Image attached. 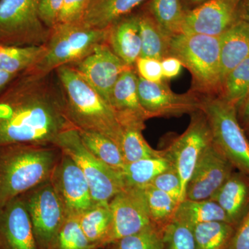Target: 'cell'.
<instances>
[{"label":"cell","instance_id":"d6a6232c","mask_svg":"<svg viewBox=\"0 0 249 249\" xmlns=\"http://www.w3.org/2000/svg\"><path fill=\"white\" fill-rule=\"evenodd\" d=\"M142 188L151 222L156 227L163 230L173 221L178 203L169 195L150 185Z\"/></svg>","mask_w":249,"mask_h":249},{"label":"cell","instance_id":"3957f363","mask_svg":"<svg viewBox=\"0 0 249 249\" xmlns=\"http://www.w3.org/2000/svg\"><path fill=\"white\" fill-rule=\"evenodd\" d=\"M65 95L72 125L79 130L99 132L119 146L122 127L114 109L71 65L55 70Z\"/></svg>","mask_w":249,"mask_h":249},{"label":"cell","instance_id":"cb8c5ba5","mask_svg":"<svg viewBox=\"0 0 249 249\" xmlns=\"http://www.w3.org/2000/svg\"><path fill=\"white\" fill-rule=\"evenodd\" d=\"M46 52L43 46L0 45V70L21 74L32 70Z\"/></svg>","mask_w":249,"mask_h":249},{"label":"cell","instance_id":"7c38bea8","mask_svg":"<svg viewBox=\"0 0 249 249\" xmlns=\"http://www.w3.org/2000/svg\"><path fill=\"white\" fill-rule=\"evenodd\" d=\"M50 181L66 216L79 217L95 204L84 174L74 160L63 152H61Z\"/></svg>","mask_w":249,"mask_h":249},{"label":"cell","instance_id":"60d3db41","mask_svg":"<svg viewBox=\"0 0 249 249\" xmlns=\"http://www.w3.org/2000/svg\"><path fill=\"white\" fill-rule=\"evenodd\" d=\"M228 249H249V210L235 228Z\"/></svg>","mask_w":249,"mask_h":249},{"label":"cell","instance_id":"b9f144b4","mask_svg":"<svg viewBox=\"0 0 249 249\" xmlns=\"http://www.w3.org/2000/svg\"><path fill=\"white\" fill-rule=\"evenodd\" d=\"M163 78H170L178 76L183 65L178 58L174 56L166 57L160 61Z\"/></svg>","mask_w":249,"mask_h":249},{"label":"cell","instance_id":"83f0119b","mask_svg":"<svg viewBox=\"0 0 249 249\" xmlns=\"http://www.w3.org/2000/svg\"><path fill=\"white\" fill-rule=\"evenodd\" d=\"M145 127V124H131L122 127L119 147L124 163L165 155L164 150H155L149 145L142 134Z\"/></svg>","mask_w":249,"mask_h":249},{"label":"cell","instance_id":"7a4b0ae2","mask_svg":"<svg viewBox=\"0 0 249 249\" xmlns=\"http://www.w3.org/2000/svg\"><path fill=\"white\" fill-rule=\"evenodd\" d=\"M61 151L53 145L0 147V209L50 178Z\"/></svg>","mask_w":249,"mask_h":249},{"label":"cell","instance_id":"e0dca14e","mask_svg":"<svg viewBox=\"0 0 249 249\" xmlns=\"http://www.w3.org/2000/svg\"><path fill=\"white\" fill-rule=\"evenodd\" d=\"M0 249H39L20 196L0 209Z\"/></svg>","mask_w":249,"mask_h":249},{"label":"cell","instance_id":"f6af8a7d","mask_svg":"<svg viewBox=\"0 0 249 249\" xmlns=\"http://www.w3.org/2000/svg\"><path fill=\"white\" fill-rule=\"evenodd\" d=\"M237 20L249 24V0H241L237 11Z\"/></svg>","mask_w":249,"mask_h":249},{"label":"cell","instance_id":"5b68a950","mask_svg":"<svg viewBox=\"0 0 249 249\" xmlns=\"http://www.w3.org/2000/svg\"><path fill=\"white\" fill-rule=\"evenodd\" d=\"M200 97L199 110L207 119L213 142L235 170L249 176V139L239 123L237 108L217 96Z\"/></svg>","mask_w":249,"mask_h":249},{"label":"cell","instance_id":"d590c367","mask_svg":"<svg viewBox=\"0 0 249 249\" xmlns=\"http://www.w3.org/2000/svg\"><path fill=\"white\" fill-rule=\"evenodd\" d=\"M164 249H196L193 227L173 219L163 229Z\"/></svg>","mask_w":249,"mask_h":249},{"label":"cell","instance_id":"836d02e7","mask_svg":"<svg viewBox=\"0 0 249 249\" xmlns=\"http://www.w3.org/2000/svg\"><path fill=\"white\" fill-rule=\"evenodd\" d=\"M82 230L77 216H66L53 249H98Z\"/></svg>","mask_w":249,"mask_h":249},{"label":"cell","instance_id":"603a6c76","mask_svg":"<svg viewBox=\"0 0 249 249\" xmlns=\"http://www.w3.org/2000/svg\"><path fill=\"white\" fill-rule=\"evenodd\" d=\"M142 51L140 57L161 61L169 56L170 37L165 35L147 11L138 14Z\"/></svg>","mask_w":249,"mask_h":249},{"label":"cell","instance_id":"8992f818","mask_svg":"<svg viewBox=\"0 0 249 249\" xmlns=\"http://www.w3.org/2000/svg\"><path fill=\"white\" fill-rule=\"evenodd\" d=\"M109 28L98 29L83 22L57 24L52 29L46 52L32 71L50 73L83 60L95 47L107 43Z\"/></svg>","mask_w":249,"mask_h":249},{"label":"cell","instance_id":"f35d334b","mask_svg":"<svg viewBox=\"0 0 249 249\" xmlns=\"http://www.w3.org/2000/svg\"><path fill=\"white\" fill-rule=\"evenodd\" d=\"M134 67L139 78L143 80L153 83H160L163 80V72L160 60L139 57Z\"/></svg>","mask_w":249,"mask_h":249},{"label":"cell","instance_id":"8d00e7d4","mask_svg":"<svg viewBox=\"0 0 249 249\" xmlns=\"http://www.w3.org/2000/svg\"><path fill=\"white\" fill-rule=\"evenodd\" d=\"M149 185L169 195L178 204L181 202V178L173 165L157 175Z\"/></svg>","mask_w":249,"mask_h":249},{"label":"cell","instance_id":"30bf717a","mask_svg":"<svg viewBox=\"0 0 249 249\" xmlns=\"http://www.w3.org/2000/svg\"><path fill=\"white\" fill-rule=\"evenodd\" d=\"M186 131L165 149V155L177 170L181 181V201L196 164L212 142V135L204 113L198 110L191 114Z\"/></svg>","mask_w":249,"mask_h":249},{"label":"cell","instance_id":"7402d4cb","mask_svg":"<svg viewBox=\"0 0 249 249\" xmlns=\"http://www.w3.org/2000/svg\"><path fill=\"white\" fill-rule=\"evenodd\" d=\"M147 0H90L81 22L98 29H108L116 21L132 14Z\"/></svg>","mask_w":249,"mask_h":249},{"label":"cell","instance_id":"5bb4252c","mask_svg":"<svg viewBox=\"0 0 249 249\" xmlns=\"http://www.w3.org/2000/svg\"><path fill=\"white\" fill-rule=\"evenodd\" d=\"M138 94L141 104L150 118L193 114L199 110L201 97L189 91L178 94L163 82L153 83L139 78Z\"/></svg>","mask_w":249,"mask_h":249},{"label":"cell","instance_id":"ab89813d","mask_svg":"<svg viewBox=\"0 0 249 249\" xmlns=\"http://www.w3.org/2000/svg\"><path fill=\"white\" fill-rule=\"evenodd\" d=\"M64 0H39L38 15L42 23L49 29L58 24Z\"/></svg>","mask_w":249,"mask_h":249},{"label":"cell","instance_id":"52a82bcc","mask_svg":"<svg viewBox=\"0 0 249 249\" xmlns=\"http://www.w3.org/2000/svg\"><path fill=\"white\" fill-rule=\"evenodd\" d=\"M53 145L71 157L84 174L93 202H109L124 188L121 173L92 155L85 147L75 127L59 134Z\"/></svg>","mask_w":249,"mask_h":249},{"label":"cell","instance_id":"2e32d148","mask_svg":"<svg viewBox=\"0 0 249 249\" xmlns=\"http://www.w3.org/2000/svg\"><path fill=\"white\" fill-rule=\"evenodd\" d=\"M240 1L209 0L193 9L186 10L182 33L219 37L237 21Z\"/></svg>","mask_w":249,"mask_h":249},{"label":"cell","instance_id":"f546056e","mask_svg":"<svg viewBox=\"0 0 249 249\" xmlns=\"http://www.w3.org/2000/svg\"><path fill=\"white\" fill-rule=\"evenodd\" d=\"M78 131L82 142L92 155L120 173L125 163L120 147L116 142L99 132L79 129Z\"/></svg>","mask_w":249,"mask_h":249},{"label":"cell","instance_id":"ee69618b","mask_svg":"<svg viewBox=\"0 0 249 249\" xmlns=\"http://www.w3.org/2000/svg\"><path fill=\"white\" fill-rule=\"evenodd\" d=\"M19 75L0 70V94L11 84V83Z\"/></svg>","mask_w":249,"mask_h":249},{"label":"cell","instance_id":"d4e9b609","mask_svg":"<svg viewBox=\"0 0 249 249\" xmlns=\"http://www.w3.org/2000/svg\"><path fill=\"white\" fill-rule=\"evenodd\" d=\"M174 219L191 227L201 223L210 222H224L231 224L224 210L217 202L211 199H184L178 204Z\"/></svg>","mask_w":249,"mask_h":249},{"label":"cell","instance_id":"8fae6325","mask_svg":"<svg viewBox=\"0 0 249 249\" xmlns=\"http://www.w3.org/2000/svg\"><path fill=\"white\" fill-rule=\"evenodd\" d=\"M112 222L104 246L134 235L152 225L143 188L124 187L109 202Z\"/></svg>","mask_w":249,"mask_h":249},{"label":"cell","instance_id":"4fadbf2b","mask_svg":"<svg viewBox=\"0 0 249 249\" xmlns=\"http://www.w3.org/2000/svg\"><path fill=\"white\" fill-rule=\"evenodd\" d=\"M235 171L232 163L212 142L201 156L187 184L185 199H212Z\"/></svg>","mask_w":249,"mask_h":249},{"label":"cell","instance_id":"44dd1931","mask_svg":"<svg viewBox=\"0 0 249 249\" xmlns=\"http://www.w3.org/2000/svg\"><path fill=\"white\" fill-rule=\"evenodd\" d=\"M222 83L228 73L249 57V24L236 21L219 36Z\"/></svg>","mask_w":249,"mask_h":249},{"label":"cell","instance_id":"ba28073f","mask_svg":"<svg viewBox=\"0 0 249 249\" xmlns=\"http://www.w3.org/2000/svg\"><path fill=\"white\" fill-rule=\"evenodd\" d=\"M39 0H0V45H47L52 29L38 15Z\"/></svg>","mask_w":249,"mask_h":249},{"label":"cell","instance_id":"74e56055","mask_svg":"<svg viewBox=\"0 0 249 249\" xmlns=\"http://www.w3.org/2000/svg\"><path fill=\"white\" fill-rule=\"evenodd\" d=\"M90 0H64L58 24L81 22Z\"/></svg>","mask_w":249,"mask_h":249},{"label":"cell","instance_id":"9a60e30c","mask_svg":"<svg viewBox=\"0 0 249 249\" xmlns=\"http://www.w3.org/2000/svg\"><path fill=\"white\" fill-rule=\"evenodd\" d=\"M70 65L74 67L109 104L113 87L121 73L130 67L114 53L107 43L96 46L88 56Z\"/></svg>","mask_w":249,"mask_h":249},{"label":"cell","instance_id":"7bdbcfd3","mask_svg":"<svg viewBox=\"0 0 249 249\" xmlns=\"http://www.w3.org/2000/svg\"><path fill=\"white\" fill-rule=\"evenodd\" d=\"M237 112L241 127L249 139V90L245 99L237 108Z\"/></svg>","mask_w":249,"mask_h":249},{"label":"cell","instance_id":"ac0fdd59","mask_svg":"<svg viewBox=\"0 0 249 249\" xmlns=\"http://www.w3.org/2000/svg\"><path fill=\"white\" fill-rule=\"evenodd\" d=\"M138 80L134 67H129L121 73L111 90L109 105L121 127L145 124V121L151 119L139 101Z\"/></svg>","mask_w":249,"mask_h":249},{"label":"cell","instance_id":"4316f807","mask_svg":"<svg viewBox=\"0 0 249 249\" xmlns=\"http://www.w3.org/2000/svg\"><path fill=\"white\" fill-rule=\"evenodd\" d=\"M78 219L82 230L89 242L98 248L104 247L112 222L109 202L95 203Z\"/></svg>","mask_w":249,"mask_h":249},{"label":"cell","instance_id":"9c48e42d","mask_svg":"<svg viewBox=\"0 0 249 249\" xmlns=\"http://www.w3.org/2000/svg\"><path fill=\"white\" fill-rule=\"evenodd\" d=\"M39 249H53L66 214L50 178L21 195Z\"/></svg>","mask_w":249,"mask_h":249},{"label":"cell","instance_id":"bcb514c9","mask_svg":"<svg viewBox=\"0 0 249 249\" xmlns=\"http://www.w3.org/2000/svg\"><path fill=\"white\" fill-rule=\"evenodd\" d=\"M183 1V0H181ZM186 3V4L189 5L190 6H191V9H193V8L196 7V6H199V5L204 4L206 1H209V0H183Z\"/></svg>","mask_w":249,"mask_h":249},{"label":"cell","instance_id":"277c9868","mask_svg":"<svg viewBox=\"0 0 249 249\" xmlns=\"http://www.w3.org/2000/svg\"><path fill=\"white\" fill-rule=\"evenodd\" d=\"M169 56H174L191 72L190 91L200 96H219L222 86L219 37L196 34L170 37Z\"/></svg>","mask_w":249,"mask_h":249},{"label":"cell","instance_id":"e575fe53","mask_svg":"<svg viewBox=\"0 0 249 249\" xmlns=\"http://www.w3.org/2000/svg\"><path fill=\"white\" fill-rule=\"evenodd\" d=\"M163 231V229L152 224L114 244L117 249H164Z\"/></svg>","mask_w":249,"mask_h":249},{"label":"cell","instance_id":"d6986e66","mask_svg":"<svg viewBox=\"0 0 249 249\" xmlns=\"http://www.w3.org/2000/svg\"><path fill=\"white\" fill-rule=\"evenodd\" d=\"M107 44L128 67H134L142 51L138 14L121 18L109 28Z\"/></svg>","mask_w":249,"mask_h":249},{"label":"cell","instance_id":"6da1fadb","mask_svg":"<svg viewBox=\"0 0 249 249\" xmlns=\"http://www.w3.org/2000/svg\"><path fill=\"white\" fill-rule=\"evenodd\" d=\"M73 127L55 71L24 72L0 94V147L53 145L59 134Z\"/></svg>","mask_w":249,"mask_h":249},{"label":"cell","instance_id":"1f68e13d","mask_svg":"<svg viewBox=\"0 0 249 249\" xmlns=\"http://www.w3.org/2000/svg\"><path fill=\"white\" fill-rule=\"evenodd\" d=\"M249 90V57L231 70L223 80L219 97L239 107Z\"/></svg>","mask_w":249,"mask_h":249},{"label":"cell","instance_id":"484cf974","mask_svg":"<svg viewBox=\"0 0 249 249\" xmlns=\"http://www.w3.org/2000/svg\"><path fill=\"white\" fill-rule=\"evenodd\" d=\"M173 165L165 155L125 163L120 173L124 187L143 188Z\"/></svg>","mask_w":249,"mask_h":249},{"label":"cell","instance_id":"4dcf8cb0","mask_svg":"<svg viewBox=\"0 0 249 249\" xmlns=\"http://www.w3.org/2000/svg\"><path fill=\"white\" fill-rule=\"evenodd\" d=\"M235 226L224 222H210L193 227L196 249H228Z\"/></svg>","mask_w":249,"mask_h":249},{"label":"cell","instance_id":"f1b7e54d","mask_svg":"<svg viewBox=\"0 0 249 249\" xmlns=\"http://www.w3.org/2000/svg\"><path fill=\"white\" fill-rule=\"evenodd\" d=\"M147 12L168 37L182 33L186 9L181 0H150Z\"/></svg>","mask_w":249,"mask_h":249},{"label":"cell","instance_id":"ffe728a7","mask_svg":"<svg viewBox=\"0 0 249 249\" xmlns=\"http://www.w3.org/2000/svg\"><path fill=\"white\" fill-rule=\"evenodd\" d=\"M211 200L220 206L237 227L249 210V176L234 172Z\"/></svg>","mask_w":249,"mask_h":249}]
</instances>
